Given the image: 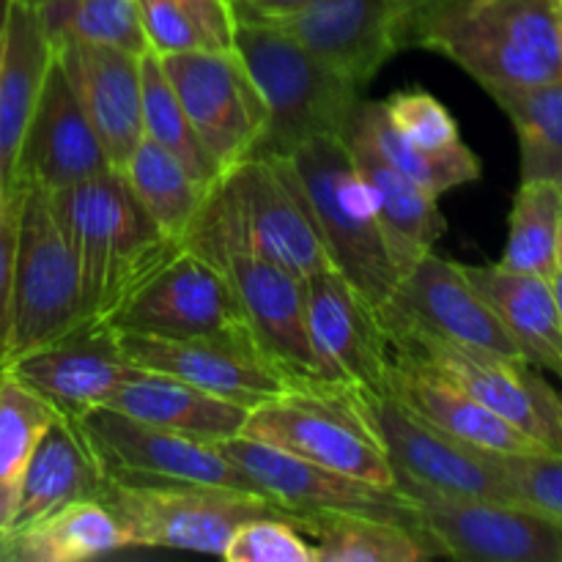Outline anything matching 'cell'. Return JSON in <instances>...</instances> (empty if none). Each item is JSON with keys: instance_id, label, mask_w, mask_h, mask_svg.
I'll return each instance as SVG.
<instances>
[{"instance_id": "6da1fadb", "label": "cell", "mask_w": 562, "mask_h": 562, "mask_svg": "<svg viewBox=\"0 0 562 562\" xmlns=\"http://www.w3.org/2000/svg\"><path fill=\"white\" fill-rule=\"evenodd\" d=\"M181 247L217 267L231 252L261 258L296 278L333 269L322 231L289 157H247L203 195Z\"/></svg>"}, {"instance_id": "7a4b0ae2", "label": "cell", "mask_w": 562, "mask_h": 562, "mask_svg": "<svg viewBox=\"0 0 562 562\" xmlns=\"http://www.w3.org/2000/svg\"><path fill=\"white\" fill-rule=\"evenodd\" d=\"M406 47L445 55L481 88L562 77L558 0H434Z\"/></svg>"}, {"instance_id": "3957f363", "label": "cell", "mask_w": 562, "mask_h": 562, "mask_svg": "<svg viewBox=\"0 0 562 562\" xmlns=\"http://www.w3.org/2000/svg\"><path fill=\"white\" fill-rule=\"evenodd\" d=\"M49 201L80 263L93 318L113 316L154 269L181 250L148 217L119 170L49 192Z\"/></svg>"}, {"instance_id": "277c9868", "label": "cell", "mask_w": 562, "mask_h": 562, "mask_svg": "<svg viewBox=\"0 0 562 562\" xmlns=\"http://www.w3.org/2000/svg\"><path fill=\"white\" fill-rule=\"evenodd\" d=\"M234 49L267 108L256 154L289 157L313 137L346 135L362 102L355 82L322 64L289 33L258 22H234Z\"/></svg>"}, {"instance_id": "5b68a950", "label": "cell", "mask_w": 562, "mask_h": 562, "mask_svg": "<svg viewBox=\"0 0 562 562\" xmlns=\"http://www.w3.org/2000/svg\"><path fill=\"white\" fill-rule=\"evenodd\" d=\"M289 162L300 176L333 269L379 307L401 274L379 225L376 203L346 140L338 135L313 137L289 154Z\"/></svg>"}, {"instance_id": "8992f818", "label": "cell", "mask_w": 562, "mask_h": 562, "mask_svg": "<svg viewBox=\"0 0 562 562\" xmlns=\"http://www.w3.org/2000/svg\"><path fill=\"white\" fill-rule=\"evenodd\" d=\"M16 198L11 333L5 360L49 344L88 322L80 263L53 212L49 192L36 184L11 190Z\"/></svg>"}, {"instance_id": "52a82bcc", "label": "cell", "mask_w": 562, "mask_h": 562, "mask_svg": "<svg viewBox=\"0 0 562 562\" xmlns=\"http://www.w3.org/2000/svg\"><path fill=\"white\" fill-rule=\"evenodd\" d=\"M241 434L340 475L395 488L393 467L357 409L355 387L302 382L250 409Z\"/></svg>"}, {"instance_id": "ba28073f", "label": "cell", "mask_w": 562, "mask_h": 562, "mask_svg": "<svg viewBox=\"0 0 562 562\" xmlns=\"http://www.w3.org/2000/svg\"><path fill=\"white\" fill-rule=\"evenodd\" d=\"M126 527L132 547L181 549L223 558L231 536L258 516H283L258 494L173 481H115L99 494Z\"/></svg>"}, {"instance_id": "9c48e42d", "label": "cell", "mask_w": 562, "mask_h": 562, "mask_svg": "<svg viewBox=\"0 0 562 562\" xmlns=\"http://www.w3.org/2000/svg\"><path fill=\"white\" fill-rule=\"evenodd\" d=\"M355 404L393 467L395 486L412 483L453 497L516 503L503 453H488L448 437L384 390H355Z\"/></svg>"}, {"instance_id": "30bf717a", "label": "cell", "mask_w": 562, "mask_h": 562, "mask_svg": "<svg viewBox=\"0 0 562 562\" xmlns=\"http://www.w3.org/2000/svg\"><path fill=\"white\" fill-rule=\"evenodd\" d=\"M409 521L439 549L470 562H562V525L519 503L453 497L398 483Z\"/></svg>"}, {"instance_id": "8fae6325", "label": "cell", "mask_w": 562, "mask_h": 562, "mask_svg": "<svg viewBox=\"0 0 562 562\" xmlns=\"http://www.w3.org/2000/svg\"><path fill=\"white\" fill-rule=\"evenodd\" d=\"M376 313L387 338H431L525 360L508 329L467 280L464 267L434 250L401 274Z\"/></svg>"}, {"instance_id": "7c38bea8", "label": "cell", "mask_w": 562, "mask_h": 562, "mask_svg": "<svg viewBox=\"0 0 562 562\" xmlns=\"http://www.w3.org/2000/svg\"><path fill=\"white\" fill-rule=\"evenodd\" d=\"M390 349L437 371L549 453H562L560 393L525 360L431 338H390Z\"/></svg>"}, {"instance_id": "4fadbf2b", "label": "cell", "mask_w": 562, "mask_h": 562, "mask_svg": "<svg viewBox=\"0 0 562 562\" xmlns=\"http://www.w3.org/2000/svg\"><path fill=\"white\" fill-rule=\"evenodd\" d=\"M192 130L223 170L256 154L267 108L236 49H190L159 58Z\"/></svg>"}, {"instance_id": "5bb4252c", "label": "cell", "mask_w": 562, "mask_h": 562, "mask_svg": "<svg viewBox=\"0 0 562 562\" xmlns=\"http://www.w3.org/2000/svg\"><path fill=\"white\" fill-rule=\"evenodd\" d=\"M108 322L119 333L176 340L247 329L245 313L223 269L184 247L154 269Z\"/></svg>"}, {"instance_id": "9a60e30c", "label": "cell", "mask_w": 562, "mask_h": 562, "mask_svg": "<svg viewBox=\"0 0 562 562\" xmlns=\"http://www.w3.org/2000/svg\"><path fill=\"white\" fill-rule=\"evenodd\" d=\"M119 335L135 368L168 373L245 409H256L300 387V382L256 344L250 329L187 340Z\"/></svg>"}, {"instance_id": "2e32d148", "label": "cell", "mask_w": 562, "mask_h": 562, "mask_svg": "<svg viewBox=\"0 0 562 562\" xmlns=\"http://www.w3.org/2000/svg\"><path fill=\"white\" fill-rule=\"evenodd\" d=\"M75 420L88 448L97 456L104 477L198 483V486L258 494L250 481L225 459L217 445L198 442V439L148 426L110 406L88 409Z\"/></svg>"}, {"instance_id": "e0dca14e", "label": "cell", "mask_w": 562, "mask_h": 562, "mask_svg": "<svg viewBox=\"0 0 562 562\" xmlns=\"http://www.w3.org/2000/svg\"><path fill=\"white\" fill-rule=\"evenodd\" d=\"M217 448L267 503L285 514H371L409 521V503L398 488L340 475L245 434Z\"/></svg>"}, {"instance_id": "ac0fdd59", "label": "cell", "mask_w": 562, "mask_h": 562, "mask_svg": "<svg viewBox=\"0 0 562 562\" xmlns=\"http://www.w3.org/2000/svg\"><path fill=\"white\" fill-rule=\"evenodd\" d=\"M110 168V159L82 110L80 97L53 47L47 75L22 135L9 192L36 184L47 192L66 190Z\"/></svg>"}, {"instance_id": "d6986e66", "label": "cell", "mask_w": 562, "mask_h": 562, "mask_svg": "<svg viewBox=\"0 0 562 562\" xmlns=\"http://www.w3.org/2000/svg\"><path fill=\"white\" fill-rule=\"evenodd\" d=\"M25 387L42 395L55 412L80 417L104 406L119 384L135 371L108 318H88L71 333L3 362Z\"/></svg>"}, {"instance_id": "ffe728a7", "label": "cell", "mask_w": 562, "mask_h": 562, "mask_svg": "<svg viewBox=\"0 0 562 562\" xmlns=\"http://www.w3.org/2000/svg\"><path fill=\"white\" fill-rule=\"evenodd\" d=\"M305 283L307 327L322 382L355 390H384L390 338L379 313L335 269L311 274Z\"/></svg>"}, {"instance_id": "44dd1931", "label": "cell", "mask_w": 562, "mask_h": 562, "mask_svg": "<svg viewBox=\"0 0 562 562\" xmlns=\"http://www.w3.org/2000/svg\"><path fill=\"white\" fill-rule=\"evenodd\" d=\"M258 25L289 33L360 91L404 49L387 0H307L300 9Z\"/></svg>"}, {"instance_id": "7402d4cb", "label": "cell", "mask_w": 562, "mask_h": 562, "mask_svg": "<svg viewBox=\"0 0 562 562\" xmlns=\"http://www.w3.org/2000/svg\"><path fill=\"white\" fill-rule=\"evenodd\" d=\"M217 269H223L234 285L247 329L256 344L300 384L322 382L311 327H307L302 278L241 252L220 258Z\"/></svg>"}, {"instance_id": "603a6c76", "label": "cell", "mask_w": 562, "mask_h": 562, "mask_svg": "<svg viewBox=\"0 0 562 562\" xmlns=\"http://www.w3.org/2000/svg\"><path fill=\"white\" fill-rule=\"evenodd\" d=\"M110 168L121 170L143 140L140 55L108 44L53 42Z\"/></svg>"}, {"instance_id": "cb8c5ba5", "label": "cell", "mask_w": 562, "mask_h": 562, "mask_svg": "<svg viewBox=\"0 0 562 562\" xmlns=\"http://www.w3.org/2000/svg\"><path fill=\"white\" fill-rule=\"evenodd\" d=\"M384 393L393 395L401 406L426 420L428 426L439 428L459 442L472 445L477 450L503 456L538 453L541 445L505 423L483 404H477L470 393L456 387L437 371L426 368L412 357L398 355L390 349V368L384 376Z\"/></svg>"}, {"instance_id": "d4e9b609", "label": "cell", "mask_w": 562, "mask_h": 562, "mask_svg": "<svg viewBox=\"0 0 562 562\" xmlns=\"http://www.w3.org/2000/svg\"><path fill=\"white\" fill-rule=\"evenodd\" d=\"M346 148L355 159L357 170L366 179L376 203V217L387 239L390 256L395 269L404 274L415 267L426 252L434 250L439 236L445 234V217L439 212V198L423 190L420 184L401 173L368 137L362 124L357 121V110L344 135Z\"/></svg>"}, {"instance_id": "484cf974", "label": "cell", "mask_w": 562, "mask_h": 562, "mask_svg": "<svg viewBox=\"0 0 562 562\" xmlns=\"http://www.w3.org/2000/svg\"><path fill=\"white\" fill-rule=\"evenodd\" d=\"M104 406L130 415L148 426L198 439V442L217 445L245 431L250 409L231 401L217 398L201 387L168 376V373L143 371L135 368Z\"/></svg>"}, {"instance_id": "4316f807", "label": "cell", "mask_w": 562, "mask_h": 562, "mask_svg": "<svg viewBox=\"0 0 562 562\" xmlns=\"http://www.w3.org/2000/svg\"><path fill=\"white\" fill-rule=\"evenodd\" d=\"M104 481L108 477L75 417L58 412L25 467L9 536L47 519L66 505L99 499Z\"/></svg>"}, {"instance_id": "83f0119b", "label": "cell", "mask_w": 562, "mask_h": 562, "mask_svg": "<svg viewBox=\"0 0 562 562\" xmlns=\"http://www.w3.org/2000/svg\"><path fill=\"white\" fill-rule=\"evenodd\" d=\"M461 267L499 324L508 329L521 357L532 368H543L562 379V316L552 280L514 272L503 263Z\"/></svg>"}, {"instance_id": "f1b7e54d", "label": "cell", "mask_w": 562, "mask_h": 562, "mask_svg": "<svg viewBox=\"0 0 562 562\" xmlns=\"http://www.w3.org/2000/svg\"><path fill=\"white\" fill-rule=\"evenodd\" d=\"M53 58V42L42 16L25 0H11L0 27V159L9 187L22 135L33 113L44 75Z\"/></svg>"}, {"instance_id": "f546056e", "label": "cell", "mask_w": 562, "mask_h": 562, "mask_svg": "<svg viewBox=\"0 0 562 562\" xmlns=\"http://www.w3.org/2000/svg\"><path fill=\"white\" fill-rule=\"evenodd\" d=\"M313 547L316 562H417L439 549L401 519L371 514H285Z\"/></svg>"}, {"instance_id": "4dcf8cb0", "label": "cell", "mask_w": 562, "mask_h": 562, "mask_svg": "<svg viewBox=\"0 0 562 562\" xmlns=\"http://www.w3.org/2000/svg\"><path fill=\"white\" fill-rule=\"evenodd\" d=\"M132 547L119 516L102 499H80L11 532L5 562H80Z\"/></svg>"}, {"instance_id": "1f68e13d", "label": "cell", "mask_w": 562, "mask_h": 562, "mask_svg": "<svg viewBox=\"0 0 562 562\" xmlns=\"http://www.w3.org/2000/svg\"><path fill=\"white\" fill-rule=\"evenodd\" d=\"M519 137L521 181H562V77L532 86L483 88Z\"/></svg>"}, {"instance_id": "d6a6232c", "label": "cell", "mask_w": 562, "mask_h": 562, "mask_svg": "<svg viewBox=\"0 0 562 562\" xmlns=\"http://www.w3.org/2000/svg\"><path fill=\"white\" fill-rule=\"evenodd\" d=\"M119 173L124 176L126 187L140 201L148 217L157 223V228L168 239H176L181 245L187 228L201 209L203 195H206V190L192 179L190 170L173 154L143 137L140 146L132 151Z\"/></svg>"}, {"instance_id": "836d02e7", "label": "cell", "mask_w": 562, "mask_h": 562, "mask_svg": "<svg viewBox=\"0 0 562 562\" xmlns=\"http://www.w3.org/2000/svg\"><path fill=\"white\" fill-rule=\"evenodd\" d=\"M562 190L558 181H521L508 217L499 263L514 272L552 280L560 269Z\"/></svg>"}, {"instance_id": "e575fe53", "label": "cell", "mask_w": 562, "mask_h": 562, "mask_svg": "<svg viewBox=\"0 0 562 562\" xmlns=\"http://www.w3.org/2000/svg\"><path fill=\"white\" fill-rule=\"evenodd\" d=\"M58 412L0 368V532L9 538L22 475Z\"/></svg>"}, {"instance_id": "d590c367", "label": "cell", "mask_w": 562, "mask_h": 562, "mask_svg": "<svg viewBox=\"0 0 562 562\" xmlns=\"http://www.w3.org/2000/svg\"><path fill=\"white\" fill-rule=\"evenodd\" d=\"M140 93H143V137L157 143L168 154H173L192 179L209 190L220 179L223 168L209 154L198 132L192 130L173 86L165 77L159 55L146 49L140 55Z\"/></svg>"}, {"instance_id": "8d00e7d4", "label": "cell", "mask_w": 562, "mask_h": 562, "mask_svg": "<svg viewBox=\"0 0 562 562\" xmlns=\"http://www.w3.org/2000/svg\"><path fill=\"white\" fill-rule=\"evenodd\" d=\"M36 11L49 42L108 44L135 55L148 49L137 0H58Z\"/></svg>"}, {"instance_id": "74e56055", "label": "cell", "mask_w": 562, "mask_h": 562, "mask_svg": "<svg viewBox=\"0 0 562 562\" xmlns=\"http://www.w3.org/2000/svg\"><path fill=\"white\" fill-rule=\"evenodd\" d=\"M357 121H360L362 130L368 132L373 146H376L401 173L409 176L415 184H420L423 190L431 192L434 198H442L445 192L456 190V187L472 184V181L481 179V159L475 157V151H472L470 146H461L448 154L417 151V148H412L409 143H404L395 135L393 126L384 119L382 104L379 102L357 104Z\"/></svg>"}, {"instance_id": "f35d334b", "label": "cell", "mask_w": 562, "mask_h": 562, "mask_svg": "<svg viewBox=\"0 0 562 562\" xmlns=\"http://www.w3.org/2000/svg\"><path fill=\"white\" fill-rule=\"evenodd\" d=\"M379 104H382L384 119L393 126L395 135L417 151L448 154L467 146L453 115L428 91L404 88Z\"/></svg>"}, {"instance_id": "ab89813d", "label": "cell", "mask_w": 562, "mask_h": 562, "mask_svg": "<svg viewBox=\"0 0 562 562\" xmlns=\"http://www.w3.org/2000/svg\"><path fill=\"white\" fill-rule=\"evenodd\" d=\"M283 516H258L236 527L223 558L231 562H316L307 538Z\"/></svg>"}, {"instance_id": "60d3db41", "label": "cell", "mask_w": 562, "mask_h": 562, "mask_svg": "<svg viewBox=\"0 0 562 562\" xmlns=\"http://www.w3.org/2000/svg\"><path fill=\"white\" fill-rule=\"evenodd\" d=\"M143 31L151 53L162 55L190 53V49H223L203 22L187 5L176 0H137Z\"/></svg>"}, {"instance_id": "b9f144b4", "label": "cell", "mask_w": 562, "mask_h": 562, "mask_svg": "<svg viewBox=\"0 0 562 562\" xmlns=\"http://www.w3.org/2000/svg\"><path fill=\"white\" fill-rule=\"evenodd\" d=\"M505 472L514 486L516 503L549 516L562 525V453L503 456Z\"/></svg>"}, {"instance_id": "7bdbcfd3", "label": "cell", "mask_w": 562, "mask_h": 562, "mask_svg": "<svg viewBox=\"0 0 562 562\" xmlns=\"http://www.w3.org/2000/svg\"><path fill=\"white\" fill-rule=\"evenodd\" d=\"M14 241H16V198L0 206V366L9 351L11 333V278H14Z\"/></svg>"}, {"instance_id": "ee69618b", "label": "cell", "mask_w": 562, "mask_h": 562, "mask_svg": "<svg viewBox=\"0 0 562 562\" xmlns=\"http://www.w3.org/2000/svg\"><path fill=\"white\" fill-rule=\"evenodd\" d=\"M176 3L187 5L220 47L234 49V14H231L228 0H176Z\"/></svg>"}, {"instance_id": "f6af8a7d", "label": "cell", "mask_w": 562, "mask_h": 562, "mask_svg": "<svg viewBox=\"0 0 562 562\" xmlns=\"http://www.w3.org/2000/svg\"><path fill=\"white\" fill-rule=\"evenodd\" d=\"M307 0H228L234 22H263L272 16L289 14Z\"/></svg>"}, {"instance_id": "bcb514c9", "label": "cell", "mask_w": 562, "mask_h": 562, "mask_svg": "<svg viewBox=\"0 0 562 562\" xmlns=\"http://www.w3.org/2000/svg\"><path fill=\"white\" fill-rule=\"evenodd\" d=\"M434 0H387V9L393 14L395 27H398V38H401V47L406 49L409 44V31L412 25L417 22V16L431 5Z\"/></svg>"}, {"instance_id": "7dc6e473", "label": "cell", "mask_w": 562, "mask_h": 562, "mask_svg": "<svg viewBox=\"0 0 562 562\" xmlns=\"http://www.w3.org/2000/svg\"><path fill=\"white\" fill-rule=\"evenodd\" d=\"M552 289H554V300H558V307H560V316H562V269H558L552 278Z\"/></svg>"}, {"instance_id": "c3c4849f", "label": "cell", "mask_w": 562, "mask_h": 562, "mask_svg": "<svg viewBox=\"0 0 562 562\" xmlns=\"http://www.w3.org/2000/svg\"><path fill=\"white\" fill-rule=\"evenodd\" d=\"M9 201V187H5V170H3V159H0V206Z\"/></svg>"}, {"instance_id": "681fc988", "label": "cell", "mask_w": 562, "mask_h": 562, "mask_svg": "<svg viewBox=\"0 0 562 562\" xmlns=\"http://www.w3.org/2000/svg\"><path fill=\"white\" fill-rule=\"evenodd\" d=\"M5 547H9V538L0 532V562H5Z\"/></svg>"}, {"instance_id": "f907efd6", "label": "cell", "mask_w": 562, "mask_h": 562, "mask_svg": "<svg viewBox=\"0 0 562 562\" xmlns=\"http://www.w3.org/2000/svg\"><path fill=\"white\" fill-rule=\"evenodd\" d=\"M25 3H31L33 9H42V5H49V3H58V0H25Z\"/></svg>"}, {"instance_id": "816d5d0a", "label": "cell", "mask_w": 562, "mask_h": 562, "mask_svg": "<svg viewBox=\"0 0 562 562\" xmlns=\"http://www.w3.org/2000/svg\"><path fill=\"white\" fill-rule=\"evenodd\" d=\"M11 0H0V27H3V20H5V9H9Z\"/></svg>"}, {"instance_id": "f5cc1de1", "label": "cell", "mask_w": 562, "mask_h": 562, "mask_svg": "<svg viewBox=\"0 0 562 562\" xmlns=\"http://www.w3.org/2000/svg\"><path fill=\"white\" fill-rule=\"evenodd\" d=\"M560 269H562V231H560Z\"/></svg>"}, {"instance_id": "db71d44e", "label": "cell", "mask_w": 562, "mask_h": 562, "mask_svg": "<svg viewBox=\"0 0 562 562\" xmlns=\"http://www.w3.org/2000/svg\"><path fill=\"white\" fill-rule=\"evenodd\" d=\"M558 5H560V22H562V0H558Z\"/></svg>"}, {"instance_id": "11a10c76", "label": "cell", "mask_w": 562, "mask_h": 562, "mask_svg": "<svg viewBox=\"0 0 562 562\" xmlns=\"http://www.w3.org/2000/svg\"><path fill=\"white\" fill-rule=\"evenodd\" d=\"M560 417H562V395H560Z\"/></svg>"}, {"instance_id": "9f6ffc18", "label": "cell", "mask_w": 562, "mask_h": 562, "mask_svg": "<svg viewBox=\"0 0 562 562\" xmlns=\"http://www.w3.org/2000/svg\"><path fill=\"white\" fill-rule=\"evenodd\" d=\"M560 190H562V181H560Z\"/></svg>"}]
</instances>
